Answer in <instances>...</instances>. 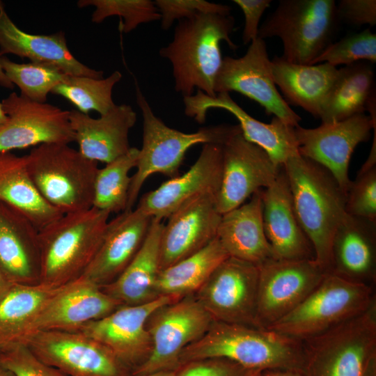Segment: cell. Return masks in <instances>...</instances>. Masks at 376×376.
<instances>
[{
  "mask_svg": "<svg viewBox=\"0 0 376 376\" xmlns=\"http://www.w3.org/2000/svg\"><path fill=\"white\" fill-rule=\"evenodd\" d=\"M206 359H226L254 372L298 370L304 365L303 345L301 340L274 330L214 321L203 336L183 350L179 366Z\"/></svg>",
  "mask_w": 376,
  "mask_h": 376,
  "instance_id": "1",
  "label": "cell"
},
{
  "mask_svg": "<svg viewBox=\"0 0 376 376\" xmlns=\"http://www.w3.org/2000/svg\"><path fill=\"white\" fill-rule=\"evenodd\" d=\"M234 27L231 15L199 14L178 21L172 41L159 52L172 65L177 93L187 97L196 88L216 96L214 84L223 61L220 42L238 48L230 38Z\"/></svg>",
  "mask_w": 376,
  "mask_h": 376,
  "instance_id": "2",
  "label": "cell"
},
{
  "mask_svg": "<svg viewBox=\"0 0 376 376\" xmlns=\"http://www.w3.org/2000/svg\"><path fill=\"white\" fill-rule=\"evenodd\" d=\"M283 166L295 211L313 245L315 260L330 273L332 241L346 214V194L329 171L299 152Z\"/></svg>",
  "mask_w": 376,
  "mask_h": 376,
  "instance_id": "3",
  "label": "cell"
},
{
  "mask_svg": "<svg viewBox=\"0 0 376 376\" xmlns=\"http://www.w3.org/2000/svg\"><path fill=\"white\" fill-rule=\"evenodd\" d=\"M135 88L136 103L143 118V138L125 210L134 209L142 186L151 175L161 173L170 178L179 175L185 154L193 146H223L233 136L242 132L239 125L229 124L202 127L191 133L171 128L155 115L136 82Z\"/></svg>",
  "mask_w": 376,
  "mask_h": 376,
  "instance_id": "4",
  "label": "cell"
},
{
  "mask_svg": "<svg viewBox=\"0 0 376 376\" xmlns=\"http://www.w3.org/2000/svg\"><path fill=\"white\" fill-rule=\"evenodd\" d=\"M110 214L93 207L63 214L38 230L39 281L60 285L80 276L102 243Z\"/></svg>",
  "mask_w": 376,
  "mask_h": 376,
  "instance_id": "5",
  "label": "cell"
},
{
  "mask_svg": "<svg viewBox=\"0 0 376 376\" xmlns=\"http://www.w3.org/2000/svg\"><path fill=\"white\" fill-rule=\"evenodd\" d=\"M25 159L39 194L63 214L93 207L97 162L62 143L36 146Z\"/></svg>",
  "mask_w": 376,
  "mask_h": 376,
  "instance_id": "6",
  "label": "cell"
},
{
  "mask_svg": "<svg viewBox=\"0 0 376 376\" xmlns=\"http://www.w3.org/2000/svg\"><path fill=\"white\" fill-rule=\"evenodd\" d=\"M309 376H373L376 359V302L367 311L302 340Z\"/></svg>",
  "mask_w": 376,
  "mask_h": 376,
  "instance_id": "7",
  "label": "cell"
},
{
  "mask_svg": "<svg viewBox=\"0 0 376 376\" xmlns=\"http://www.w3.org/2000/svg\"><path fill=\"white\" fill-rule=\"evenodd\" d=\"M375 302L373 286L327 273L301 303L267 329L302 341L358 316Z\"/></svg>",
  "mask_w": 376,
  "mask_h": 376,
  "instance_id": "8",
  "label": "cell"
},
{
  "mask_svg": "<svg viewBox=\"0 0 376 376\" xmlns=\"http://www.w3.org/2000/svg\"><path fill=\"white\" fill-rule=\"evenodd\" d=\"M338 20L334 0H280L258 37L280 38L283 58L310 65L332 42Z\"/></svg>",
  "mask_w": 376,
  "mask_h": 376,
  "instance_id": "9",
  "label": "cell"
},
{
  "mask_svg": "<svg viewBox=\"0 0 376 376\" xmlns=\"http://www.w3.org/2000/svg\"><path fill=\"white\" fill-rule=\"evenodd\" d=\"M214 321L194 294L158 308L147 322L150 354L131 375L178 370L183 350L203 336Z\"/></svg>",
  "mask_w": 376,
  "mask_h": 376,
  "instance_id": "10",
  "label": "cell"
},
{
  "mask_svg": "<svg viewBox=\"0 0 376 376\" xmlns=\"http://www.w3.org/2000/svg\"><path fill=\"white\" fill-rule=\"evenodd\" d=\"M256 322L267 329L295 309L326 273L315 259H270L258 266Z\"/></svg>",
  "mask_w": 376,
  "mask_h": 376,
  "instance_id": "11",
  "label": "cell"
},
{
  "mask_svg": "<svg viewBox=\"0 0 376 376\" xmlns=\"http://www.w3.org/2000/svg\"><path fill=\"white\" fill-rule=\"evenodd\" d=\"M270 64L265 41L258 37L250 43L244 56L223 58L214 80V93H241L262 106L267 115H274L295 127L301 118L279 92L272 77Z\"/></svg>",
  "mask_w": 376,
  "mask_h": 376,
  "instance_id": "12",
  "label": "cell"
},
{
  "mask_svg": "<svg viewBox=\"0 0 376 376\" xmlns=\"http://www.w3.org/2000/svg\"><path fill=\"white\" fill-rule=\"evenodd\" d=\"M19 343L68 376H129L128 368L108 349L79 331H38Z\"/></svg>",
  "mask_w": 376,
  "mask_h": 376,
  "instance_id": "13",
  "label": "cell"
},
{
  "mask_svg": "<svg viewBox=\"0 0 376 376\" xmlns=\"http://www.w3.org/2000/svg\"><path fill=\"white\" fill-rule=\"evenodd\" d=\"M258 266L229 256L194 295L214 321L258 327Z\"/></svg>",
  "mask_w": 376,
  "mask_h": 376,
  "instance_id": "14",
  "label": "cell"
},
{
  "mask_svg": "<svg viewBox=\"0 0 376 376\" xmlns=\"http://www.w3.org/2000/svg\"><path fill=\"white\" fill-rule=\"evenodd\" d=\"M368 111L370 116L356 114L315 128L295 127L299 154L329 171L345 194L351 182L348 167L352 153L359 143L369 139L375 128V106Z\"/></svg>",
  "mask_w": 376,
  "mask_h": 376,
  "instance_id": "15",
  "label": "cell"
},
{
  "mask_svg": "<svg viewBox=\"0 0 376 376\" xmlns=\"http://www.w3.org/2000/svg\"><path fill=\"white\" fill-rule=\"evenodd\" d=\"M178 300L159 296L136 305H121L107 315L88 322L78 331L108 349L126 368L141 364L151 351L147 328L149 318L158 308Z\"/></svg>",
  "mask_w": 376,
  "mask_h": 376,
  "instance_id": "16",
  "label": "cell"
},
{
  "mask_svg": "<svg viewBox=\"0 0 376 376\" xmlns=\"http://www.w3.org/2000/svg\"><path fill=\"white\" fill-rule=\"evenodd\" d=\"M1 104L8 119L0 127V152L75 142L70 111L30 100L15 92L4 98Z\"/></svg>",
  "mask_w": 376,
  "mask_h": 376,
  "instance_id": "17",
  "label": "cell"
},
{
  "mask_svg": "<svg viewBox=\"0 0 376 376\" xmlns=\"http://www.w3.org/2000/svg\"><path fill=\"white\" fill-rule=\"evenodd\" d=\"M101 286L80 276L61 285L28 324L17 343L42 331H77L89 322L102 318L120 306Z\"/></svg>",
  "mask_w": 376,
  "mask_h": 376,
  "instance_id": "18",
  "label": "cell"
},
{
  "mask_svg": "<svg viewBox=\"0 0 376 376\" xmlns=\"http://www.w3.org/2000/svg\"><path fill=\"white\" fill-rule=\"evenodd\" d=\"M221 182L217 209L222 214L241 205L258 190L273 184L277 166L260 147L240 132L222 146Z\"/></svg>",
  "mask_w": 376,
  "mask_h": 376,
  "instance_id": "19",
  "label": "cell"
},
{
  "mask_svg": "<svg viewBox=\"0 0 376 376\" xmlns=\"http://www.w3.org/2000/svg\"><path fill=\"white\" fill-rule=\"evenodd\" d=\"M185 113L203 124L208 110L221 109L232 113L239 121L243 136L262 148L277 166H283L289 157L298 153L295 127L274 116L270 123L255 119L230 97L219 93L210 97L197 90L195 94L184 97Z\"/></svg>",
  "mask_w": 376,
  "mask_h": 376,
  "instance_id": "20",
  "label": "cell"
},
{
  "mask_svg": "<svg viewBox=\"0 0 376 376\" xmlns=\"http://www.w3.org/2000/svg\"><path fill=\"white\" fill-rule=\"evenodd\" d=\"M222 146L203 144L194 164L182 175L170 178L142 196L136 208L163 220L192 198L207 193L218 194L222 175Z\"/></svg>",
  "mask_w": 376,
  "mask_h": 376,
  "instance_id": "21",
  "label": "cell"
},
{
  "mask_svg": "<svg viewBox=\"0 0 376 376\" xmlns=\"http://www.w3.org/2000/svg\"><path fill=\"white\" fill-rule=\"evenodd\" d=\"M217 197L212 193L199 195L167 218L160 239V270L196 253L216 237L221 217Z\"/></svg>",
  "mask_w": 376,
  "mask_h": 376,
  "instance_id": "22",
  "label": "cell"
},
{
  "mask_svg": "<svg viewBox=\"0 0 376 376\" xmlns=\"http://www.w3.org/2000/svg\"><path fill=\"white\" fill-rule=\"evenodd\" d=\"M152 219L136 207L109 221L97 251L81 276L100 286L114 281L141 246Z\"/></svg>",
  "mask_w": 376,
  "mask_h": 376,
  "instance_id": "23",
  "label": "cell"
},
{
  "mask_svg": "<svg viewBox=\"0 0 376 376\" xmlns=\"http://www.w3.org/2000/svg\"><path fill=\"white\" fill-rule=\"evenodd\" d=\"M263 219L275 258L315 259L313 245L295 211L283 166L273 184L263 189Z\"/></svg>",
  "mask_w": 376,
  "mask_h": 376,
  "instance_id": "24",
  "label": "cell"
},
{
  "mask_svg": "<svg viewBox=\"0 0 376 376\" xmlns=\"http://www.w3.org/2000/svg\"><path fill=\"white\" fill-rule=\"evenodd\" d=\"M69 120L78 150L88 159L107 164L131 148L128 136L136 113L130 105L116 104L97 118L72 109Z\"/></svg>",
  "mask_w": 376,
  "mask_h": 376,
  "instance_id": "25",
  "label": "cell"
},
{
  "mask_svg": "<svg viewBox=\"0 0 376 376\" xmlns=\"http://www.w3.org/2000/svg\"><path fill=\"white\" fill-rule=\"evenodd\" d=\"M6 54L55 65L68 75L103 78V71L88 68L72 55L63 31L51 35L26 33L12 21L0 1V55Z\"/></svg>",
  "mask_w": 376,
  "mask_h": 376,
  "instance_id": "26",
  "label": "cell"
},
{
  "mask_svg": "<svg viewBox=\"0 0 376 376\" xmlns=\"http://www.w3.org/2000/svg\"><path fill=\"white\" fill-rule=\"evenodd\" d=\"M330 273L373 287L376 283V221L346 213L333 238Z\"/></svg>",
  "mask_w": 376,
  "mask_h": 376,
  "instance_id": "27",
  "label": "cell"
},
{
  "mask_svg": "<svg viewBox=\"0 0 376 376\" xmlns=\"http://www.w3.org/2000/svg\"><path fill=\"white\" fill-rule=\"evenodd\" d=\"M216 237L230 257L256 266L275 258L264 230L263 189L221 214Z\"/></svg>",
  "mask_w": 376,
  "mask_h": 376,
  "instance_id": "28",
  "label": "cell"
},
{
  "mask_svg": "<svg viewBox=\"0 0 376 376\" xmlns=\"http://www.w3.org/2000/svg\"><path fill=\"white\" fill-rule=\"evenodd\" d=\"M38 230L22 213L0 202V268L13 283L39 279Z\"/></svg>",
  "mask_w": 376,
  "mask_h": 376,
  "instance_id": "29",
  "label": "cell"
},
{
  "mask_svg": "<svg viewBox=\"0 0 376 376\" xmlns=\"http://www.w3.org/2000/svg\"><path fill=\"white\" fill-rule=\"evenodd\" d=\"M270 68L274 84L286 99L320 118L339 69L328 63L295 64L281 56L271 60Z\"/></svg>",
  "mask_w": 376,
  "mask_h": 376,
  "instance_id": "30",
  "label": "cell"
},
{
  "mask_svg": "<svg viewBox=\"0 0 376 376\" xmlns=\"http://www.w3.org/2000/svg\"><path fill=\"white\" fill-rule=\"evenodd\" d=\"M162 220L152 218L146 237L133 259L103 291L123 305H136L156 297L155 287L160 272Z\"/></svg>",
  "mask_w": 376,
  "mask_h": 376,
  "instance_id": "31",
  "label": "cell"
},
{
  "mask_svg": "<svg viewBox=\"0 0 376 376\" xmlns=\"http://www.w3.org/2000/svg\"><path fill=\"white\" fill-rule=\"evenodd\" d=\"M0 202L19 211L40 230L63 214L39 194L24 156L0 152Z\"/></svg>",
  "mask_w": 376,
  "mask_h": 376,
  "instance_id": "32",
  "label": "cell"
},
{
  "mask_svg": "<svg viewBox=\"0 0 376 376\" xmlns=\"http://www.w3.org/2000/svg\"><path fill=\"white\" fill-rule=\"evenodd\" d=\"M374 97L375 73L371 65L358 62L341 68L323 105L320 116L322 123L364 113Z\"/></svg>",
  "mask_w": 376,
  "mask_h": 376,
  "instance_id": "33",
  "label": "cell"
},
{
  "mask_svg": "<svg viewBox=\"0 0 376 376\" xmlns=\"http://www.w3.org/2000/svg\"><path fill=\"white\" fill-rule=\"evenodd\" d=\"M228 257L216 237L203 249L160 270L155 287L156 296L179 299L195 294Z\"/></svg>",
  "mask_w": 376,
  "mask_h": 376,
  "instance_id": "34",
  "label": "cell"
},
{
  "mask_svg": "<svg viewBox=\"0 0 376 376\" xmlns=\"http://www.w3.org/2000/svg\"><path fill=\"white\" fill-rule=\"evenodd\" d=\"M61 285L14 283L0 299V336L11 343H17L28 324Z\"/></svg>",
  "mask_w": 376,
  "mask_h": 376,
  "instance_id": "35",
  "label": "cell"
},
{
  "mask_svg": "<svg viewBox=\"0 0 376 376\" xmlns=\"http://www.w3.org/2000/svg\"><path fill=\"white\" fill-rule=\"evenodd\" d=\"M139 148L132 147L125 155L99 169L95 181L93 207L109 213L126 210L132 176L136 167Z\"/></svg>",
  "mask_w": 376,
  "mask_h": 376,
  "instance_id": "36",
  "label": "cell"
},
{
  "mask_svg": "<svg viewBox=\"0 0 376 376\" xmlns=\"http://www.w3.org/2000/svg\"><path fill=\"white\" fill-rule=\"evenodd\" d=\"M121 78L122 74L117 70L102 79L67 75L51 93L64 97L83 113L95 111L101 116L116 105L112 99V91Z\"/></svg>",
  "mask_w": 376,
  "mask_h": 376,
  "instance_id": "37",
  "label": "cell"
},
{
  "mask_svg": "<svg viewBox=\"0 0 376 376\" xmlns=\"http://www.w3.org/2000/svg\"><path fill=\"white\" fill-rule=\"evenodd\" d=\"M1 63L8 80L20 89V95L40 103H45L48 94L68 75L51 64L17 63L6 56L1 57Z\"/></svg>",
  "mask_w": 376,
  "mask_h": 376,
  "instance_id": "38",
  "label": "cell"
},
{
  "mask_svg": "<svg viewBox=\"0 0 376 376\" xmlns=\"http://www.w3.org/2000/svg\"><path fill=\"white\" fill-rule=\"evenodd\" d=\"M95 8L91 16L94 23H101L107 17L117 15L123 19L120 31L127 33L139 25L158 21L161 15L154 1L150 0H79L77 6Z\"/></svg>",
  "mask_w": 376,
  "mask_h": 376,
  "instance_id": "39",
  "label": "cell"
},
{
  "mask_svg": "<svg viewBox=\"0 0 376 376\" xmlns=\"http://www.w3.org/2000/svg\"><path fill=\"white\" fill-rule=\"evenodd\" d=\"M360 61L376 62V34L369 28L331 42L310 65L328 63L335 67Z\"/></svg>",
  "mask_w": 376,
  "mask_h": 376,
  "instance_id": "40",
  "label": "cell"
},
{
  "mask_svg": "<svg viewBox=\"0 0 376 376\" xmlns=\"http://www.w3.org/2000/svg\"><path fill=\"white\" fill-rule=\"evenodd\" d=\"M347 214L376 221V159L368 158L346 194Z\"/></svg>",
  "mask_w": 376,
  "mask_h": 376,
  "instance_id": "41",
  "label": "cell"
},
{
  "mask_svg": "<svg viewBox=\"0 0 376 376\" xmlns=\"http://www.w3.org/2000/svg\"><path fill=\"white\" fill-rule=\"evenodd\" d=\"M0 363L13 376H68L42 361L23 343L1 347Z\"/></svg>",
  "mask_w": 376,
  "mask_h": 376,
  "instance_id": "42",
  "label": "cell"
},
{
  "mask_svg": "<svg viewBox=\"0 0 376 376\" xmlns=\"http://www.w3.org/2000/svg\"><path fill=\"white\" fill-rule=\"evenodd\" d=\"M154 3L161 15V27L167 31L175 20L199 14L230 15L231 7L204 0H155Z\"/></svg>",
  "mask_w": 376,
  "mask_h": 376,
  "instance_id": "43",
  "label": "cell"
},
{
  "mask_svg": "<svg viewBox=\"0 0 376 376\" xmlns=\"http://www.w3.org/2000/svg\"><path fill=\"white\" fill-rule=\"evenodd\" d=\"M253 372L226 359H206L183 364L175 376H249Z\"/></svg>",
  "mask_w": 376,
  "mask_h": 376,
  "instance_id": "44",
  "label": "cell"
},
{
  "mask_svg": "<svg viewBox=\"0 0 376 376\" xmlns=\"http://www.w3.org/2000/svg\"><path fill=\"white\" fill-rule=\"evenodd\" d=\"M338 19L355 26L376 24L375 0H341L336 4Z\"/></svg>",
  "mask_w": 376,
  "mask_h": 376,
  "instance_id": "45",
  "label": "cell"
},
{
  "mask_svg": "<svg viewBox=\"0 0 376 376\" xmlns=\"http://www.w3.org/2000/svg\"><path fill=\"white\" fill-rule=\"evenodd\" d=\"M242 10L244 26L242 41L244 45L250 44L258 36L259 22L265 10L269 7L271 0H233Z\"/></svg>",
  "mask_w": 376,
  "mask_h": 376,
  "instance_id": "46",
  "label": "cell"
},
{
  "mask_svg": "<svg viewBox=\"0 0 376 376\" xmlns=\"http://www.w3.org/2000/svg\"><path fill=\"white\" fill-rule=\"evenodd\" d=\"M13 283L0 268V299Z\"/></svg>",
  "mask_w": 376,
  "mask_h": 376,
  "instance_id": "47",
  "label": "cell"
},
{
  "mask_svg": "<svg viewBox=\"0 0 376 376\" xmlns=\"http://www.w3.org/2000/svg\"><path fill=\"white\" fill-rule=\"evenodd\" d=\"M1 56H2L0 55V86L8 89H13L15 88V86L8 80L3 70L1 63Z\"/></svg>",
  "mask_w": 376,
  "mask_h": 376,
  "instance_id": "48",
  "label": "cell"
},
{
  "mask_svg": "<svg viewBox=\"0 0 376 376\" xmlns=\"http://www.w3.org/2000/svg\"><path fill=\"white\" fill-rule=\"evenodd\" d=\"M295 371L291 370H283V371H272L267 373V374H265V376H299L297 373H295Z\"/></svg>",
  "mask_w": 376,
  "mask_h": 376,
  "instance_id": "49",
  "label": "cell"
},
{
  "mask_svg": "<svg viewBox=\"0 0 376 376\" xmlns=\"http://www.w3.org/2000/svg\"><path fill=\"white\" fill-rule=\"evenodd\" d=\"M178 370H163L143 375L131 376H175Z\"/></svg>",
  "mask_w": 376,
  "mask_h": 376,
  "instance_id": "50",
  "label": "cell"
},
{
  "mask_svg": "<svg viewBox=\"0 0 376 376\" xmlns=\"http://www.w3.org/2000/svg\"><path fill=\"white\" fill-rule=\"evenodd\" d=\"M8 117L3 109L1 102H0V127L7 121Z\"/></svg>",
  "mask_w": 376,
  "mask_h": 376,
  "instance_id": "51",
  "label": "cell"
},
{
  "mask_svg": "<svg viewBox=\"0 0 376 376\" xmlns=\"http://www.w3.org/2000/svg\"><path fill=\"white\" fill-rule=\"evenodd\" d=\"M0 376H13L10 372L5 369L0 363Z\"/></svg>",
  "mask_w": 376,
  "mask_h": 376,
  "instance_id": "52",
  "label": "cell"
},
{
  "mask_svg": "<svg viewBox=\"0 0 376 376\" xmlns=\"http://www.w3.org/2000/svg\"><path fill=\"white\" fill-rule=\"evenodd\" d=\"M11 343L7 338L0 336V348Z\"/></svg>",
  "mask_w": 376,
  "mask_h": 376,
  "instance_id": "53",
  "label": "cell"
},
{
  "mask_svg": "<svg viewBox=\"0 0 376 376\" xmlns=\"http://www.w3.org/2000/svg\"><path fill=\"white\" fill-rule=\"evenodd\" d=\"M255 372L251 373L249 376H253V373Z\"/></svg>",
  "mask_w": 376,
  "mask_h": 376,
  "instance_id": "54",
  "label": "cell"
}]
</instances>
